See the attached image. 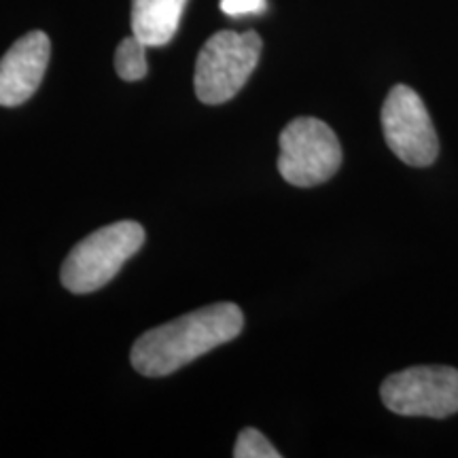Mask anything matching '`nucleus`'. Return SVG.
Here are the masks:
<instances>
[{
  "instance_id": "obj_1",
  "label": "nucleus",
  "mask_w": 458,
  "mask_h": 458,
  "mask_svg": "<svg viewBox=\"0 0 458 458\" xmlns=\"http://www.w3.org/2000/svg\"><path fill=\"white\" fill-rule=\"evenodd\" d=\"M244 327L236 303L221 301L147 331L131 348V365L147 377L174 374L202 354L232 342Z\"/></svg>"
},
{
  "instance_id": "obj_2",
  "label": "nucleus",
  "mask_w": 458,
  "mask_h": 458,
  "mask_svg": "<svg viewBox=\"0 0 458 458\" xmlns=\"http://www.w3.org/2000/svg\"><path fill=\"white\" fill-rule=\"evenodd\" d=\"M145 244V229L136 221L105 225L74 244L62 263V284L71 293H94L117 276L123 263Z\"/></svg>"
},
{
  "instance_id": "obj_3",
  "label": "nucleus",
  "mask_w": 458,
  "mask_h": 458,
  "mask_svg": "<svg viewBox=\"0 0 458 458\" xmlns=\"http://www.w3.org/2000/svg\"><path fill=\"white\" fill-rule=\"evenodd\" d=\"M261 37L253 30H221L204 43L196 62V96L204 105L232 100L253 74L261 55Z\"/></svg>"
},
{
  "instance_id": "obj_4",
  "label": "nucleus",
  "mask_w": 458,
  "mask_h": 458,
  "mask_svg": "<svg viewBox=\"0 0 458 458\" xmlns=\"http://www.w3.org/2000/svg\"><path fill=\"white\" fill-rule=\"evenodd\" d=\"M342 165L335 131L317 117H297L280 131L278 172L295 187L329 181Z\"/></svg>"
},
{
  "instance_id": "obj_5",
  "label": "nucleus",
  "mask_w": 458,
  "mask_h": 458,
  "mask_svg": "<svg viewBox=\"0 0 458 458\" xmlns=\"http://www.w3.org/2000/svg\"><path fill=\"white\" fill-rule=\"evenodd\" d=\"M380 397L399 416L448 418L458 411V369L418 365L397 371L382 382Z\"/></svg>"
},
{
  "instance_id": "obj_6",
  "label": "nucleus",
  "mask_w": 458,
  "mask_h": 458,
  "mask_svg": "<svg viewBox=\"0 0 458 458\" xmlns=\"http://www.w3.org/2000/svg\"><path fill=\"white\" fill-rule=\"evenodd\" d=\"M382 130L386 145L401 162L422 168L437 157L439 140L431 114L420 96L408 85H394L388 91L382 106Z\"/></svg>"
},
{
  "instance_id": "obj_7",
  "label": "nucleus",
  "mask_w": 458,
  "mask_h": 458,
  "mask_svg": "<svg viewBox=\"0 0 458 458\" xmlns=\"http://www.w3.org/2000/svg\"><path fill=\"white\" fill-rule=\"evenodd\" d=\"M51 55L49 37L32 30L11 45L0 60V106H20L41 85Z\"/></svg>"
},
{
  "instance_id": "obj_8",
  "label": "nucleus",
  "mask_w": 458,
  "mask_h": 458,
  "mask_svg": "<svg viewBox=\"0 0 458 458\" xmlns=\"http://www.w3.org/2000/svg\"><path fill=\"white\" fill-rule=\"evenodd\" d=\"M187 0H131V34L147 47H162L179 30Z\"/></svg>"
},
{
  "instance_id": "obj_9",
  "label": "nucleus",
  "mask_w": 458,
  "mask_h": 458,
  "mask_svg": "<svg viewBox=\"0 0 458 458\" xmlns=\"http://www.w3.org/2000/svg\"><path fill=\"white\" fill-rule=\"evenodd\" d=\"M114 71L123 81H140L147 74V45L136 34L119 43L114 51Z\"/></svg>"
},
{
  "instance_id": "obj_10",
  "label": "nucleus",
  "mask_w": 458,
  "mask_h": 458,
  "mask_svg": "<svg viewBox=\"0 0 458 458\" xmlns=\"http://www.w3.org/2000/svg\"><path fill=\"white\" fill-rule=\"evenodd\" d=\"M236 458H280V452L267 442L266 435L257 428H244L240 431L236 445H233Z\"/></svg>"
},
{
  "instance_id": "obj_11",
  "label": "nucleus",
  "mask_w": 458,
  "mask_h": 458,
  "mask_svg": "<svg viewBox=\"0 0 458 458\" xmlns=\"http://www.w3.org/2000/svg\"><path fill=\"white\" fill-rule=\"evenodd\" d=\"M221 11L225 15H257L266 11V0H221Z\"/></svg>"
}]
</instances>
